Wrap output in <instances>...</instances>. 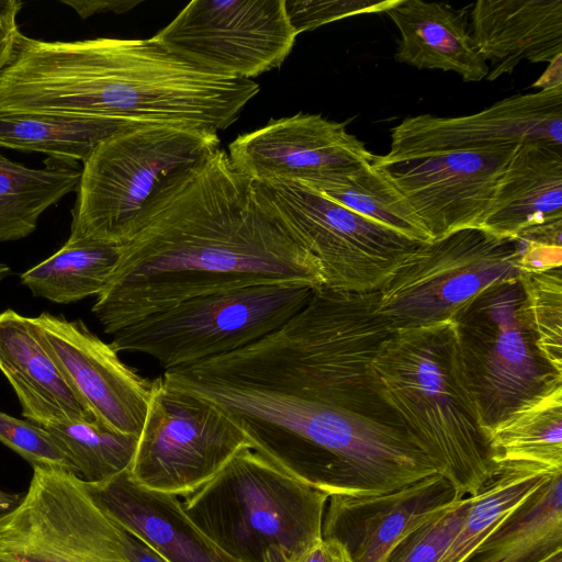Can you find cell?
<instances>
[{
	"instance_id": "cell-1",
	"label": "cell",
	"mask_w": 562,
	"mask_h": 562,
	"mask_svg": "<svg viewBox=\"0 0 562 562\" xmlns=\"http://www.w3.org/2000/svg\"><path fill=\"white\" fill-rule=\"evenodd\" d=\"M274 284L324 282L316 259L217 148L159 186L92 312L113 336L193 297Z\"/></svg>"
},
{
	"instance_id": "cell-2",
	"label": "cell",
	"mask_w": 562,
	"mask_h": 562,
	"mask_svg": "<svg viewBox=\"0 0 562 562\" xmlns=\"http://www.w3.org/2000/svg\"><path fill=\"white\" fill-rule=\"evenodd\" d=\"M184 389L234 422L254 451L329 496H375L437 473L402 429L293 395L215 359L193 367Z\"/></svg>"
},
{
	"instance_id": "cell-3",
	"label": "cell",
	"mask_w": 562,
	"mask_h": 562,
	"mask_svg": "<svg viewBox=\"0 0 562 562\" xmlns=\"http://www.w3.org/2000/svg\"><path fill=\"white\" fill-rule=\"evenodd\" d=\"M31 113L218 132L259 92L252 79L213 74L147 40L33 41L20 75Z\"/></svg>"
},
{
	"instance_id": "cell-4",
	"label": "cell",
	"mask_w": 562,
	"mask_h": 562,
	"mask_svg": "<svg viewBox=\"0 0 562 562\" xmlns=\"http://www.w3.org/2000/svg\"><path fill=\"white\" fill-rule=\"evenodd\" d=\"M371 370L380 398L458 498L476 495L497 475L453 319L393 331Z\"/></svg>"
},
{
	"instance_id": "cell-5",
	"label": "cell",
	"mask_w": 562,
	"mask_h": 562,
	"mask_svg": "<svg viewBox=\"0 0 562 562\" xmlns=\"http://www.w3.org/2000/svg\"><path fill=\"white\" fill-rule=\"evenodd\" d=\"M191 520L238 562H297L323 539L329 495L251 448L183 496Z\"/></svg>"
},
{
	"instance_id": "cell-6",
	"label": "cell",
	"mask_w": 562,
	"mask_h": 562,
	"mask_svg": "<svg viewBox=\"0 0 562 562\" xmlns=\"http://www.w3.org/2000/svg\"><path fill=\"white\" fill-rule=\"evenodd\" d=\"M392 333L380 313L378 291L322 285L272 336L296 395L402 429L380 398L371 370Z\"/></svg>"
},
{
	"instance_id": "cell-7",
	"label": "cell",
	"mask_w": 562,
	"mask_h": 562,
	"mask_svg": "<svg viewBox=\"0 0 562 562\" xmlns=\"http://www.w3.org/2000/svg\"><path fill=\"white\" fill-rule=\"evenodd\" d=\"M218 145L216 132L162 124L106 137L82 162L68 241L123 246L159 186Z\"/></svg>"
},
{
	"instance_id": "cell-8",
	"label": "cell",
	"mask_w": 562,
	"mask_h": 562,
	"mask_svg": "<svg viewBox=\"0 0 562 562\" xmlns=\"http://www.w3.org/2000/svg\"><path fill=\"white\" fill-rule=\"evenodd\" d=\"M315 289L256 285L193 297L123 328L110 344L117 352L146 355L165 371L192 366L272 333L305 306Z\"/></svg>"
},
{
	"instance_id": "cell-9",
	"label": "cell",
	"mask_w": 562,
	"mask_h": 562,
	"mask_svg": "<svg viewBox=\"0 0 562 562\" xmlns=\"http://www.w3.org/2000/svg\"><path fill=\"white\" fill-rule=\"evenodd\" d=\"M452 319L468 386L486 431L562 383V374L536 346L518 279L485 289Z\"/></svg>"
},
{
	"instance_id": "cell-10",
	"label": "cell",
	"mask_w": 562,
	"mask_h": 562,
	"mask_svg": "<svg viewBox=\"0 0 562 562\" xmlns=\"http://www.w3.org/2000/svg\"><path fill=\"white\" fill-rule=\"evenodd\" d=\"M258 204L316 259L324 285L378 291L422 244L291 180L252 181Z\"/></svg>"
},
{
	"instance_id": "cell-11",
	"label": "cell",
	"mask_w": 562,
	"mask_h": 562,
	"mask_svg": "<svg viewBox=\"0 0 562 562\" xmlns=\"http://www.w3.org/2000/svg\"><path fill=\"white\" fill-rule=\"evenodd\" d=\"M519 248L480 227L422 243L378 290L392 331L452 319L474 296L519 277Z\"/></svg>"
},
{
	"instance_id": "cell-12",
	"label": "cell",
	"mask_w": 562,
	"mask_h": 562,
	"mask_svg": "<svg viewBox=\"0 0 562 562\" xmlns=\"http://www.w3.org/2000/svg\"><path fill=\"white\" fill-rule=\"evenodd\" d=\"M0 554L19 562H132L125 530L74 472L33 468L26 494L0 517Z\"/></svg>"
},
{
	"instance_id": "cell-13",
	"label": "cell",
	"mask_w": 562,
	"mask_h": 562,
	"mask_svg": "<svg viewBox=\"0 0 562 562\" xmlns=\"http://www.w3.org/2000/svg\"><path fill=\"white\" fill-rule=\"evenodd\" d=\"M246 447L244 431L218 408L158 376L128 471L144 487L186 496Z\"/></svg>"
},
{
	"instance_id": "cell-14",
	"label": "cell",
	"mask_w": 562,
	"mask_h": 562,
	"mask_svg": "<svg viewBox=\"0 0 562 562\" xmlns=\"http://www.w3.org/2000/svg\"><path fill=\"white\" fill-rule=\"evenodd\" d=\"M296 36L284 0H193L151 38L207 71L251 79L278 68Z\"/></svg>"
},
{
	"instance_id": "cell-15",
	"label": "cell",
	"mask_w": 562,
	"mask_h": 562,
	"mask_svg": "<svg viewBox=\"0 0 562 562\" xmlns=\"http://www.w3.org/2000/svg\"><path fill=\"white\" fill-rule=\"evenodd\" d=\"M518 146L404 158L374 155V162L406 198L434 240L481 226Z\"/></svg>"
},
{
	"instance_id": "cell-16",
	"label": "cell",
	"mask_w": 562,
	"mask_h": 562,
	"mask_svg": "<svg viewBox=\"0 0 562 562\" xmlns=\"http://www.w3.org/2000/svg\"><path fill=\"white\" fill-rule=\"evenodd\" d=\"M36 335L94 420L139 437L154 380L124 363L119 352L82 321L41 313L32 317Z\"/></svg>"
},
{
	"instance_id": "cell-17",
	"label": "cell",
	"mask_w": 562,
	"mask_h": 562,
	"mask_svg": "<svg viewBox=\"0 0 562 562\" xmlns=\"http://www.w3.org/2000/svg\"><path fill=\"white\" fill-rule=\"evenodd\" d=\"M543 143L562 147V86L507 97L474 114L404 119L391 130L390 158Z\"/></svg>"
},
{
	"instance_id": "cell-18",
	"label": "cell",
	"mask_w": 562,
	"mask_h": 562,
	"mask_svg": "<svg viewBox=\"0 0 562 562\" xmlns=\"http://www.w3.org/2000/svg\"><path fill=\"white\" fill-rule=\"evenodd\" d=\"M233 166L252 181L310 183L351 170L374 155L347 131L346 123L297 113L271 120L228 146Z\"/></svg>"
},
{
	"instance_id": "cell-19",
	"label": "cell",
	"mask_w": 562,
	"mask_h": 562,
	"mask_svg": "<svg viewBox=\"0 0 562 562\" xmlns=\"http://www.w3.org/2000/svg\"><path fill=\"white\" fill-rule=\"evenodd\" d=\"M458 501L438 473L375 496L331 495L323 538L341 543L352 562H386L407 536Z\"/></svg>"
},
{
	"instance_id": "cell-20",
	"label": "cell",
	"mask_w": 562,
	"mask_h": 562,
	"mask_svg": "<svg viewBox=\"0 0 562 562\" xmlns=\"http://www.w3.org/2000/svg\"><path fill=\"white\" fill-rule=\"evenodd\" d=\"M83 483L111 519L166 562H238L191 520L178 496L142 486L128 470L101 482Z\"/></svg>"
},
{
	"instance_id": "cell-21",
	"label": "cell",
	"mask_w": 562,
	"mask_h": 562,
	"mask_svg": "<svg viewBox=\"0 0 562 562\" xmlns=\"http://www.w3.org/2000/svg\"><path fill=\"white\" fill-rule=\"evenodd\" d=\"M474 44L495 80L526 59L552 63L562 56V0H480L471 10Z\"/></svg>"
},
{
	"instance_id": "cell-22",
	"label": "cell",
	"mask_w": 562,
	"mask_h": 562,
	"mask_svg": "<svg viewBox=\"0 0 562 562\" xmlns=\"http://www.w3.org/2000/svg\"><path fill=\"white\" fill-rule=\"evenodd\" d=\"M0 371L13 387L27 420L47 428L94 420L40 341L32 317L0 313Z\"/></svg>"
},
{
	"instance_id": "cell-23",
	"label": "cell",
	"mask_w": 562,
	"mask_h": 562,
	"mask_svg": "<svg viewBox=\"0 0 562 562\" xmlns=\"http://www.w3.org/2000/svg\"><path fill=\"white\" fill-rule=\"evenodd\" d=\"M562 222V147L525 143L517 147L496 186L480 226L515 239L533 227Z\"/></svg>"
},
{
	"instance_id": "cell-24",
	"label": "cell",
	"mask_w": 562,
	"mask_h": 562,
	"mask_svg": "<svg viewBox=\"0 0 562 562\" xmlns=\"http://www.w3.org/2000/svg\"><path fill=\"white\" fill-rule=\"evenodd\" d=\"M386 13L401 35L395 53L397 61L417 69L452 71L467 82L487 77L490 67L462 16L448 5L397 0Z\"/></svg>"
},
{
	"instance_id": "cell-25",
	"label": "cell",
	"mask_w": 562,
	"mask_h": 562,
	"mask_svg": "<svg viewBox=\"0 0 562 562\" xmlns=\"http://www.w3.org/2000/svg\"><path fill=\"white\" fill-rule=\"evenodd\" d=\"M493 463L524 464L562 473V383L487 429Z\"/></svg>"
},
{
	"instance_id": "cell-26",
	"label": "cell",
	"mask_w": 562,
	"mask_h": 562,
	"mask_svg": "<svg viewBox=\"0 0 562 562\" xmlns=\"http://www.w3.org/2000/svg\"><path fill=\"white\" fill-rule=\"evenodd\" d=\"M562 552V473L547 482L464 562H542Z\"/></svg>"
},
{
	"instance_id": "cell-27",
	"label": "cell",
	"mask_w": 562,
	"mask_h": 562,
	"mask_svg": "<svg viewBox=\"0 0 562 562\" xmlns=\"http://www.w3.org/2000/svg\"><path fill=\"white\" fill-rule=\"evenodd\" d=\"M135 126L95 116L0 113V148L42 153L63 162H83L106 137Z\"/></svg>"
},
{
	"instance_id": "cell-28",
	"label": "cell",
	"mask_w": 562,
	"mask_h": 562,
	"mask_svg": "<svg viewBox=\"0 0 562 562\" xmlns=\"http://www.w3.org/2000/svg\"><path fill=\"white\" fill-rule=\"evenodd\" d=\"M80 175L79 164L47 158L34 169L0 153V241L33 233L44 211L77 190Z\"/></svg>"
},
{
	"instance_id": "cell-29",
	"label": "cell",
	"mask_w": 562,
	"mask_h": 562,
	"mask_svg": "<svg viewBox=\"0 0 562 562\" xmlns=\"http://www.w3.org/2000/svg\"><path fill=\"white\" fill-rule=\"evenodd\" d=\"M327 199L420 243L431 238L406 198L374 162L304 183Z\"/></svg>"
},
{
	"instance_id": "cell-30",
	"label": "cell",
	"mask_w": 562,
	"mask_h": 562,
	"mask_svg": "<svg viewBox=\"0 0 562 562\" xmlns=\"http://www.w3.org/2000/svg\"><path fill=\"white\" fill-rule=\"evenodd\" d=\"M117 245L66 241L54 255L21 274L33 295L55 303H72L99 295L120 258Z\"/></svg>"
},
{
	"instance_id": "cell-31",
	"label": "cell",
	"mask_w": 562,
	"mask_h": 562,
	"mask_svg": "<svg viewBox=\"0 0 562 562\" xmlns=\"http://www.w3.org/2000/svg\"><path fill=\"white\" fill-rule=\"evenodd\" d=\"M552 475L530 465L499 467L497 475L472 496L461 528L437 562H464Z\"/></svg>"
},
{
	"instance_id": "cell-32",
	"label": "cell",
	"mask_w": 562,
	"mask_h": 562,
	"mask_svg": "<svg viewBox=\"0 0 562 562\" xmlns=\"http://www.w3.org/2000/svg\"><path fill=\"white\" fill-rule=\"evenodd\" d=\"M57 440L75 473L95 483L130 470L138 437L114 431L95 420H72L46 428Z\"/></svg>"
},
{
	"instance_id": "cell-33",
	"label": "cell",
	"mask_w": 562,
	"mask_h": 562,
	"mask_svg": "<svg viewBox=\"0 0 562 562\" xmlns=\"http://www.w3.org/2000/svg\"><path fill=\"white\" fill-rule=\"evenodd\" d=\"M561 268L521 271L522 313L542 357L562 374V277Z\"/></svg>"
},
{
	"instance_id": "cell-34",
	"label": "cell",
	"mask_w": 562,
	"mask_h": 562,
	"mask_svg": "<svg viewBox=\"0 0 562 562\" xmlns=\"http://www.w3.org/2000/svg\"><path fill=\"white\" fill-rule=\"evenodd\" d=\"M472 496L462 498L407 536L386 562H437L461 528Z\"/></svg>"
},
{
	"instance_id": "cell-35",
	"label": "cell",
	"mask_w": 562,
	"mask_h": 562,
	"mask_svg": "<svg viewBox=\"0 0 562 562\" xmlns=\"http://www.w3.org/2000/svg\"><path fill=\"white\" fill-rule=\"evenodd\" d=\"M0 442L33 468L75 469L55 437L44 427L0 412Z\"/></svg>"
},
{
	"instance_id": "cell-36",
	"label": "cell",
	"mask_w": 562,
	"mask_h": 562,
	"mask_svg": "<svg viewBox=\"0 0 562 562\" xmlns=\"http://www.w3.org/2000/svg\"><path fill=\"white\" fill-rule=\"evenodd\" d=\"M397 0H284L289 22L295 33L359 14L386 12Z\"/></svg>"
},
{
	"instance_id": "cell-37",
	"label": "cell",
	"mask_w": 562,
	"mask_h": 562,
	"mask_svg": "<svg viewBox=\"0 0 562 562\" xmlns=\"http://www.w3.org/2000/svg\"><path fill=\"white\" fill-rule=\"evenodd\" d=\"M71 7L80 18L86 19L99 13H124L134 9L142 0H60Z\"/></svg>"
},
{
	"instance_id": "cell-38",
	"label": "cell",
	"mask_w": 562,
	"mask_h": 562,
	"mask_svg": "<svg viewBox=\"0 0 562 562\" xmlns=\"http://www.w3.org/2000/svg\"><path fill=\"white\" fill-rule=\"evenodd\" d=\"M22 5L18 0H0V46L11 44L20 32L18 15Z\"/></svg>"
},
{
	"instance_id": "cell-39",
	"label": "cell",
	"mask_w": 562,
	"mask_h": 562,
	"mask_svg": "<svg viewBox=\"0 0 562 562\" xmlns=\"http://www.w3.org/2000/svg\"><path fill=\"white\" fill-rule=\"evenodd\" d=\"M338 542L333 539H322L307 550L297 562H335Z\"/></svg>"
},
{
	"instance_id": "cell-40",
	"label": "cell",
	"mask_w": 562,
	"mask_h": 562,
	"mask_svg": "<svg viewBox=\"0 0 562 562\" xmlns=\"http://www.w3.org/2000/svg\"><path fill=\"white\" fill-rule=\"evenodd\" d=\"M125 546L132 562H166L146 543L126 530Z\"/></svg>"
},
{
	"instance_id": "cell-41",
	"label": "cell",
	"mask_w": 562,
	"mask_h": 562,
	"mask_svg": "<svg viewBox=\"0 0 562 562\" xmlns=\"http://www.w3.org/2000/svg\"><path fill=\"white\" fill-rule=\"evenodd\" d=\"M558 86H562V56L550 63L547 71L542 74L538 81L531 85V87L540 88V90Z\"/></svg>"
},
{
	"instance_id": "cell-42",
	"label": "cell",
	"mask_w": 562,
	"mask_h": 562,
	"mask_svg": "<svg viewBox=\"0 0 562 562\" xmlns=\"http://www.w3.org/2000/svg\"><path fill=\"white\" fill-rule=\"evenodd\" d=\"M23 495L0 490V517L11 512L22 499Z\"/></svg>"
},
{
	"instance_id": "cell-43",
	"label": "cell",
	"mask_w": 562,
	"mask_h": 562,
	"mask_svg": "<svg viewBox=\"0 0 562 562\" xmlns=\"http://www.w3.org/2000/svg\"><path fill=\"white\" fill-rule=\"evenodd\" d=\"M12 45L13 42L11 44L0 46V72L2 71L3 67L5 66L10 57Z\"/></svg>"
},
{
	"instance_id": "cell-44",
	"label": "cell",
	"mask_w": 562,
	"mask_h": 562,
	"mask_svg": "<svg viewBox=\"0 0 562 562\" xmlns=\"http://www.w3.org/2000/svg\"><path fill=\"white\" fill-rule=\"evenodd\" d=\"M334 540V539H333ZM338 542V541H337ZM335 562H352L351 557L349 555L346 548L338 542V552Z\"/></svg>"
},
{
	"instance_id": "cell-45",
	"label": "cell",
	"mask_w": 562,
	"mask_h": 562,
	"mask_svg": "<svg viewBox=\"0 0 562 562\" xmlns=\"http://www.w3.org/2000/svg\"><path fill=\"white\" fill-rule=\"evenodd\" d=\"M10 267L0 262V282L10 274Z\"/></svg>"
},
{
	"instance_id": "cell-46",
	"label": "cell",
	"mask_w": 562,
	"mask_h": 562,
	"mask_svg": "<svg viewBox=\"0 0 562 562\" xmlns=\"http://www.w3.org/2000/svg\"><path fill=\"white\" fill-rule=\"evenodd\" d=\"M542 562H562V552H558Z\"/></svg>"
},
{
	"instance_id": "cell-47",
	"label": "cell",
	"mask_w": 562,
	"mask_h": 562,
	"mask_svg": "<svg viewBox=\"0 0 562 562\" xmlns=\"http://www.w3.org/2000/svg\"><path fill=\"white\" fill-rule=\"evenodd\" d=\"M0 562H19L10 557H7V555H3V554H0Z\"/></svg>"
}]
</instances>
